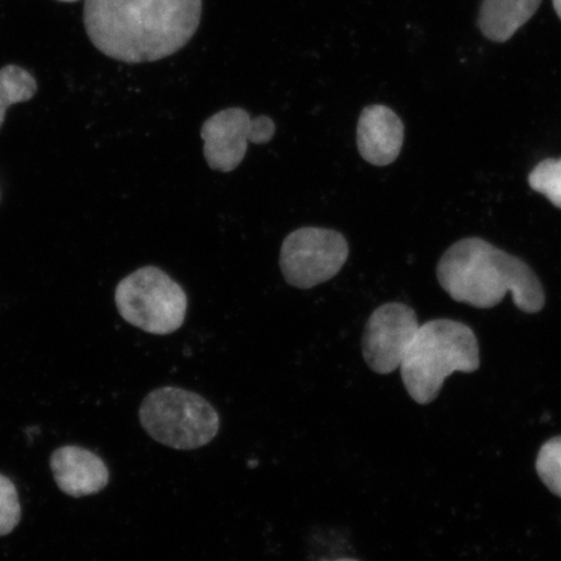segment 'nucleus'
Returning <instances> with one entry per match:
<instances>
[{
  "label": "nucleus",
  "instance_id": "f257e3e1",
  "mask_svg": "<svg viewBox=\"0 0 561 561\" xmlns=\"http://www.w3.org/2000/svg\"><path fill=\"white\" fill-rule=\"evenodd\" d=\"M202 0H85L83 25L108 58L140 65L168 58L198 31Z\"/></svg>",
  "mask_w": 561,
  "mask_h": 561
},
{
  "label": "nucleus",
  "instance_id": "f03ea898",
  "mask_svg": "<svg viewBox=\"0 0 561 561\" xmlns=\"http://www.w3.org/2000/svg\"><path fill=\"white\" fill-rule=\"evenodd\" d=\"M442 289L459 304L493 308L511 293L518 310H543L541 280L522 259L507 254L482 238H465L447 249L437 265Z\"/></svg>",
  "mask_w": 561,
  "mask_h": 561
},
{
  "label": "nucleus",
  "instance_id": "7ed1b4c3",
  "mask_svg": "<svg viewBox=\"0 0 561 561\" xmlns=\"http://www.w3.org/2000/svg\"><path fill=\"white\" fill-rule=\"evenodd\" d=\"M404 388L419 404L432 403L454 371L480 368V347L471 328L438 319L420 325L401 364Z\"/></svg>",
  "mask_w": 561,
  "mask_h": 561
},
{
  "label": "nucleus",
  "instance_id": "20e7f679",
  "mask_svg": "<svg viewBox=\"0 0 561 561\" xmlns=\"http://www.w3.org/2000/svg\"><path fill=\"white\" fill-rule=\"evenodd\" d=\"M139 421L152 439L182 451L208 445L220 431V416L213 404L174 386L151 391L140 404Z\"/></svg>",
  "mask_w": 561,
  "mask_h": 561
},
{
  "label": "nucleus",
  "instance_id": "39448f33",
  "mask_svg": "<svg viewBox=\"0 0 561 561\" xmlns=\"http://www.w3.org/2000/svg\"><path fill=\"white\" fill-rule=\"evenodd\" d=\"M115 301L126 322L150 334L174 333L186 319V293L157 266L125 277L116 287Z\"/></svg>",
  "mask_w": 561,
  "mask_h": 561
},
{
  "label": "nucleus",
  "instance_id": "423d86ee",
  "mask_svg": "<svg viewBox=\"0 0 561 561\" xmlns=\"http://www.w3.org/2000/svg\"><path fill=\"white\" fill-rule=\"evenodd\" d=\"M347 257L348 243L340 231L308 227L285 238L279 266L287 284L306 290L339 275Z\"/></svg>",
  "mask_w": 561,
  "mask_h": 561
},
{
  "label": "nucleus",
  "instance_id": "0eeeda50",
  "mask_svg": "<svg viewBox=\"0 0 561 561\" xmlns=\"http://www.w3.org/2000/svg\"><path fill=\"white\" fill-rule=\"evenodd\" d=\"M276 125L268 116L252 118L243 108L217 112L203 124L201 136L205 140L206 161L210 170L228 173L240 167L249 144H268L275 136Z\"/></svg>",
  "mask_w": 561,
  "mask_h": 561
},
{
  "label": "nucleus",
  "instance_id": "6e6552de",
  "mask_svg": "<svg viewBox=\"0 0 561 561\" xmlns=\"http://www.w3.org/2000/svg\"><path fill=\"white\" fill-rule=\"evenodd\" d=\"M420 324L415 310L403 304H386L370 314L364 329V360L378 375H390L401 367L407 348Z\"/></svg>",
  "mask_w": 561,
  "mask_h": 561
},
{
  "label": "nucleus",
  "instance_id": "1a4fd4ad",
  "mask_svg": "<svg viewBox=\"0 0 561 561\" xmlns=\"http://www.w3.org/2000/svg\"><path fill=\"white\" fill-rule=\"evenodd\" d=\"M356 142L362 158L369 164L385 167L394 163L404 142L403 122L386 105H368L357 122Z\"/></svg>",
  "mask_w": 561,
  "mask_h": 561
},
{
  "label": "nucleus",
  "instance_id": "9d476101",
  "mask_svg": "<svg viewBox=\"0 0 561 561\" xmlns=\"http://www.w3.org/2000/svg\"><path fill=\"white\" fill-rule=\"evenodd\" d=\"M56 485L62 493L82 497L101 493L110 482L107 466L100 456L79 446H62L50 460Z\"/></svg>",
  "mask_w": 561,
  "mask_h": 561
},
{
  "label": "nucleus",
  "instance_id": "9b49d317",
  "mask_svg": "<svg viewBox=\"0 0 561 561\" xmlns=\"http://www.w3.org/2000/svg\"><path fill=\"white\" fill-rule=\"evenodd\" d=\"M542 0H483L479 26L490 41L507 42L535 16Z\"/></svg>",
  "mask_w": 561,
  "mask_h": 561
},
{
  "label": "nucleus",
  "instance_id": "f8f14e48",
  "mask_svg": "<svg viewBox=\"0 0 561 561\" xmlns=\"http://www.w3.org/2000/svg\"><path fill=\"white\" fill-rule=\"evenodd\" d=\"M37 90V80L30 70L16 65L0 69V129L4 123L7 108L33 100Z\"/></svg>",
  "mask_w": 561,
  "mask_h": 561
},
{
  "label": "nucleus",
  "instance_id": "ddd939ff",
  "mask_svg": "<svg viewBox=\"0 0 561 561\" xmlns=\"http://www.w3.org/2000/svg\"><path fill=\"white\" fill-rule=\"evenodd\" d=\"M528 182L533 191L561 209V158L542 160L530 172Z\"/></svg>",
  "mask_w": 561,
  "mask_h": 561
},
{
  "label": "nucleus",
  "instance_id": "4468645a",
  "mask_svg": "<svg viewBox=\"0 0 561 561\" xmlns=\"http://www.w3.org/2000/svg\"><path fill=\"white\" fill-rule=\"evenodd\" d=\"M536 468L547 489L561 497V437L546 442L538 453Z\"/></svg>",
  "mask_w": 561,
  "mask_h": 561
},
{
  "label": "nucleus",
  "instance_id": "2eb2a0df",
  "mask_svg": "<svg viewBox=\"0 0 561 561\" xmlns=\"http://www.w3.org/2000/svg\"><path fill=\"white\" fill-rule=\"evenodd\" d=\"M20 520L21 506L15 483L0 474V537L10 535Z\"/></svg>",
  "mask_w": 561,
  "mask_h": 561
},
{
  "label": "nucleus",
  "instance_id": "dca6fc26",
  "mask_svg": "<svg viewBox=\"0 0 561 561\" xmlns=\"http://www.w3.org/2000/svg\"><path fill=\"white\" fill-rule=\"evenodd\" d=\"M553 9H556L559 19L561 20V0H552Z\"/></svg>",
  "mask_w": 561,
  "mask_h": 561
},
{
  "label": "nucleus",
  "instance_id": "f3484780",
  "mask_svg": "<svg viewBox=\"0 0 561 561\" xmlns=\"http://www.w3.org/2000/svg\"><path fill=\"white\" fill-rule=\"evenodd\" d=\"M320 561H359L353 558H341V559H332V560H320Z\"/></svg>",
  "mask_w": 561,
  "mask_h": 561
},
{
  "label": "nucleus",
  "instance_id": "a211bd4d",
  "mask_svg": "<svg viewBox=\"0 0 561 561\" xmlns=\"http://www.w3.org/2000/svg\"><path fill=\"white\" fill-rule=\"evenodd\" d=\"M56 2H61V3H75V2H79V0H56Z\"/></svg>",
  "mask_w": 561,
  "mask_h": 561
}]
</instances>
